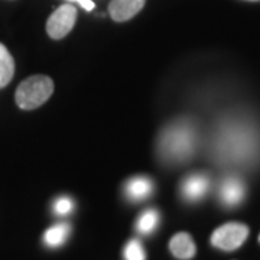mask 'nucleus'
<instances>
[{
	"label": "nucleus",
	"instance_id": "dca6fc26",
	"mask_svg": "<svg viewBox=\"0 0 260 260\" xmlns=\"http://www.w3.org/2000/svg\"><path fill=\"white\" fill-rule=\"evenodd\" d=\"M259 242H260V236H259Z\"/></svg>",
	"mask_w": 260,
	"mask_h": 260
},
{
	"label": "nucleus",
	"instance_id": "0eeeda50",
	"mask_svg": "<svg viewBox=\"0 0 260 260\" xmlns=\"http://www.w3.org/2000/svg\"><path fill=\"white\" fill-rule=\"evenodd\" d=\"M244 195H246V186L240 178L230 177L224 179L220 189V197L224 205L236 207L244 200Z\"/></svg>",
	"mask_w": 260,
	"mask_h": 260
},
{
	"label": "nucleus",
	"instance_id": "f257e3e1",
	"mask_svg": "<svg viewBox=\"0 0 260 260\" xmlns=\"http://www.w3.org/2000/svg\"><path fill=\"white\" fill-rule=\"evenodd\" d=\"M195 140V130L188 121H175L160 133L159 153L167 162L185 160L194 152Z\"/></svg>",
	"mask_w": 260,
	"mask_h": 260
},
{
	"label": "nucleus",
	"instance_id": "39448f33",
	"mask_svg": "<svg viewBox=\"0 0 260 260\" xmlns=\"http://www.w3.org/2000/svg\"><path fill=\"white\" fill-rule=\"evenodd\" d=\"M210 189V179L203 174H192L186 177L181 185V192L186 201H200Z\"/></svg>",
	"mask_w": 260,
	"mask_h": 260
},
{
	"label": "nucleus",
	"instance_id": "f8f14e48",
	"mask_svg": "<svg viewBox=\"0 0 260 260\" xmlns=\"http://www.w3.org/2000/svg\"><path fill=\"white\" fill-rule=\"evenodd\" d=\"M159 224V213L156 210H146L138 220V232L142 234H150L156 230Z\"/></svg>",
	"mask_w": 260,
	"mask_h": 260
},
{
	"label": "nucleus",
	"instance_id": "f03ea898",
	"mask_svg": "<svg viewBox=\"0 0 260 260\" xmlns=\"http://www.w3.org/2000/svg\"><path fill=\"white\" fill-rule=\"evenodd\" d=\"M54 93V81L48 75H32L19 84L15 100L22 110H34L47 102Z\"/></svg>",
	"mask_w": 260,
	"mask_h": 260
},
{
	"label": "nucleus",
	"instance_id": "4468645a",
	"mask_svg": "<svg viewBox=\"0 0 260 260\" xmlns=\"http://www.w3.org/2000/svg\"><path fill=\"white\" fill-rule=\"evenodd\" d=\"M74 210V201L68 197H61L54 203V213L58 215H67Z\"/></svg>",
	"mask_w": 260,
	"mask_h": 260
},
{
	"label": "nucleus",
	"instance_id": "9b49d317",
	"mask_svg": "<svg viewBox=\"0 0 260 260\" xmlns=\"http://www.w3.org/2000/svg\"><path fill=\"white\" fill-rule=\"evenodd\" d=\"M15 74V61L8 48L0 44V88L6 87Z\"/></svg>",
	"mask_w": 260,
	"mask_h": 260
},
{
	"label": "nucleus",
	"instance_id": "7ed1b4c3",
	"mask_svg": "<svg viewBox=\"0 0 260 260\" xmlns=\"http://www.w3.org/2000/svg\"><path fill=\"white\" fill-rule=\"evenodd\" d=\"M249 237V227L243 223H225L211 234V244L217 249L233 251L239 249Z\"/></svg>",
	"mask_w": 260,
	"mask_h": 260
},
{
	"label": "nucleus",
	"instance_id": "6e6552de",
	"mask_svg": "<svg viewBox=\"0 0 260 260\" xmlns=\"http://www.w3.org/2000/svg\"><path fill=\"white\" fill-rule=\"evenodd\" d=\"M169 250L177 259L189 260L195 256L197 246L188 233H178L169 242Z\"/></svg>",
	"mask_w": 260,
	"mask_h": 260
},
{
	"label": "nucleus",
	"instance_id": "2eb2a0df",
	"mask_svg": "<svg viewBox=\"0 0 260 260\" xmlns=\"http://www.w3.org/2000/svg\"><path fill=\"white\" fill-rule=\"evenodd\" d=\"M68 2H75V3H78V5H80L81 8H84L85 10L94 9L93 0H68Z\"/></svg>",
	"mask_w": 260,
	"mask_h": 260
},
{
	"label": "nucleus",
	"instance_id": "9d476101",
	"mask_svg": "<svg viewBox=\"0 0 260 260\" xmlns=\"http://www.w3.org/2000/svg\"><path fill=\"white\" fill-rule=\"evenodd\" d=\"M71 234V225L68 223H58L48 229L44 234V240L49 247L62 246Z\"/></svg>",
	"mask_w": 260,
	"mask_h": 260
},
{
	"label": "nucleus",
	"instance_id": "ddd939ff",
	"mask_svg": "<svg viewBox=\"0 0 260 260\" xmlns=\"http://www.w3.org/2000/svg\"><path fill=\"white\" fill-rule=\"evenodd\" d=\"M124 259L126 260H146V253L138 239L130 240L124 247Z\"/></svg>",
	"mask_w": 260,
	"mask_h": 260
},
{
	"label": "nucleus",
	"instance_id": "f3484780",
	"mask_svg": "<svg viewBox=\"0 0 260 260\" xmlns=\"http://www.w3.org/2000/svg\"><path fill=\"white\" fill-rule=\"evenodd\" d=\"M253 2H254V0H253Z\"/></svg>",
	"mask_w": 260,
	"mask_h": 260
},
{
	"label": "nucleus",
	"instance_id": "423d86ee",
	"mask_svg": "<svg viewBox=\"0 0 260 260\" xmlns=\"http://www.w3.org/2000/svg\"><path fill=\"white\" fill-rule=\"evenodd\" d=\"M146 0H112L109 5V13L116 22H126L135 18L143 9Z\"/></svg>",
	"mask_w": 260,
	"mask_h": 260
},
{
	"label": "nucleus",
	"instance_id": "20e7f679",
	"mask_svg": "<svg viewBox=\"0 0 260 260\" xmlns=\"http://www.w3.org/2000/svg\"><path fill=\"white\" fill-rule=\"evenodd\" d=\"M77 20V9L71 3H65L49 16L47 32L52 39H62L74 28Z\"/></svg>",
	"mask_w": 260,
	"mask_h": 260
},
{
	"label": "nucleus",
	"instance_id": "1a4fd4ad",
	"mask_svg": "<svg viewBox=\"0 0 260 260\" xmlns=\"http://www.w3.org/2000/svg\"><path fill=\"white\" fill-rule=\"evenodd\" d=\"M153 192V182L148 177H135L126 184V195L132 201L146 200Z\"/></svg>",
	"mask_w": 260,
	"mask_h": 260
}]
</instances>
